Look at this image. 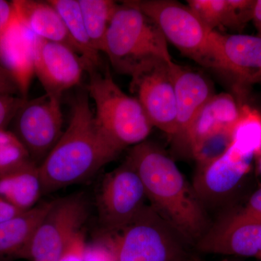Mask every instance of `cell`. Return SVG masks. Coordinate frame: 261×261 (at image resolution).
I'll use <instances>...</instances> for the list:
<instances>
[{
  "mask_svg": "<svg viewBox=\"0 0 261 261\" xmlns=\"http://www.w3.org/2000/svg\"><path fill=\"white\" fill-rule=\"evenodd\" d=\"M232 130H224L205 137L195 144L190 150L198 166L219 159L231 143Z\"/></svg>",
  "mask_w": 261,
  "mask_h": 261,
  "instance_id": "cell-26",
  "label": "cell"
},
{
  "mask_svg": "<svg viewBox=\"0 0 261 261\" xmlns=\"http://www.w3.org/2000/svg\"><path fill=\"white\" fill-rule=\"evenodd\" d=\"M99 70H86L89 75L87 92L95 104L98 126L122 149L145 142L153 126L142 105L137 98L124 93L109 72L102 73Z\"/></svg>",
  "mask_w": 261,
  "mask_h": 261,
  "instance_id": "cell-4",
  "label": "cell"
},
{
  "mask_svg": "<svg viewBox=\"0 0 261 261\" xmlns=\"http://www.w3.org/2000/svg\"><path fill=\"white\" fill-rule=\"evenodd\" d=\"M124 2L148 16L159 27L166 41L184 56L214 68L216 30L207 28L188 5L172 0Z\"/></svg>",
  "mask_w": 261,
  "mask_h": 261,
  "instance_id": "cell-5",
  "label": "cell"
},
{
  "mask_svg": "<svg viewBox=\"0 0 261 261\" xmlns=\"http://www.w3.org/2000/svg\"><path fill=\"white\" fill-rule=\"evenodd\" d=\"M257 32V37L261 38V0H255L252 12V19Z\"/></svg>",
  "mask_w": 261,
  "mask_h": 261,
  "instance_id": "cell-34",
  "label": "cell"
},
{
  "mask_svg": "<svg viewBox=\"0 0 261 261\" xmlns=\"http://www.w3.org/2000/svg\"><path fill=\"white\" fill-rule=\"evenodd\" d=\"M53 203V201L42 202L31 210L0 222V258H18Z\"/></svg>",
  "mask_w": 261,
  "mask_h": 261,
  "instance_id": "cell-20",
  "label": "cell"
},
{
  "mask_svg": "<svg viewBox=\"0 0 261 261\" xmlns=\"http://www.w3.org/2000/svg\"><path fill=\"white\" fill-rule=\"evenodd\" d=\"M244 209L261 219V187L252 194Z\"/></svg>",
  "mask_w": 261,
  "mask_h": 261,
  "instance_id": "cell-32",
  "label": "cell"
},
{
  "mask_svg": "<svg viewBox=\"0 0 261 261\" xmlns=\"http://www.w3.org/2000/svg\"><path fill=\"white\" fill-rule=\"evenodd\" d=\"M61 102V98L47 94L27 99L11 122V132L36 164L42 163L63 135Z\"/></svg>",
  "mask_w": 261,
  "mask_h": 261,
  "instance_id": "cell-8",
  "label": "cell"
},
{
  "mask_svg": "<svg viewBox=\"0 0 261 261\" xmlns=\"http://www.w3.org/2000/svg\"><path fill=\"white\" fill-rule=\"evenodd\" d=\"M122 150L98 126L88 93L80 92L72 102L69 124L39 166L44 193L90 177Z\"/></svg>",
  "mask_w": 261,
  "mask_h": 261,
  "instance_id": "cell-2",
  "label": "cell"
},
{
  "mask_svg": "<svg viewBox=\"0 0 261 261\" xmlns=\"http://www.w3.org/2000/svg\"><path fill=\"white\" fill-rule=\"evenodd\" d=\"M18 20L34 35L49 42L60 43L80 55L64 22L49 2L15 0Z\"/></svg>",
  "mask_w": 261,
  "mask_h": 261,
  "instance_id": "cell-18",
  "label": "cell"
},
{
  "mask_svg": "<svg viewBox=\"0 0 261 261\" xmlns=\"http://www.w3.org/2000/svg\"><path fill=\"white\" fill-rule=\"evenodd\" d=\"M241 108L226 93L214 94L197 113L179 147L190 152L197 142L221 130H232L240 116Z\"/></svg>",
  "mask_w": 261,
  "mask_h": 261,
  "instance_id": "cell-17",
  "label": "cell"
},
{
  "mask_svg": "<svg viewBox=\"0 0 261 261\" xmlns=\"http://www.w3.org/2000/svg\"><path fill=\"white\" fill-rule=\"evenodd\" d=\"M83 261H118L109 233L105 231L97 240L86 245Z\"/></svg>",
  "mask_w": 261,
  "mask_h": 261,
  "instance_id": "cell-27",
  "label": "cell"
},
{
  "mask_svg": "<svg viewBox=\"0 0 261 261\" xmlns=\"http://www.w3.org/2000/svg\"><path fill=\"white\" fill-rule=\"evenodd\" d=\"M255 0H188L187 5L207 28L242 30L251 20Z\"/></svg>",
  "mask_w": 261,
  "mask_h": 261,
  "instance_id": "cell-19",
  "label": "cell"
},
{
  "mask_svg": "<svg viewBox=\"0 0 261 261\" xmlns=\"http://www.w3.org/2000/svg\"><path fill=\"white\" fill-rule=\"evenodd\" d=\"M34 34L18 16L0 37V65L13 77L20 97L27 99L34 73Z\"/></svg>",
  "mask_w": 261,
  "mask_h": 261,
  "instance_id": "cell-16",
  "label": "cell"
},
{
  "mask_svg": "<svg viewBox=\"0 0 261 261\" xmlns=\"http://www.w3.org/2000/svg\"><path fill=\"white\" fill-rule=\"evenodd\" d=\"M34 73L46 94L61 98L63 92L80 84L86 65L80 55L60 43L34 35Z\"/></svg>",
  "mask_w": 261,
  "mask_h": 261,
  "instance_id": "cell-13",
  "label": "cell"
},
{
  "mask_svg": "<svg viewBox=\"0 0 261 261\" xmlns=\"http://www.w3.org/2000/svg\"><path fill=\"white\" fill-rule=\"evenodd\" d=\"M170 63L159 62L132 77L130 89L152 126L173 138L176 130V105Z\"/></svg>",
  "mask_w": 261,
  "mask_h": 261,
  "instance_id": "cell-12",
  "label": "cell"
},
{
  "mask_svg": "<svg viewBox=\"0 0 261 261\" xmlns=\"http://www.w3.org/2000/svg\"><path fill=\"white\" fill-rule=\"evenodd\" d=\"M58 11L70 37L80 49L81 57L89 68H99L102 60L99 51L94 49L87 34L78 0H50L48 1Z\"/></svg>",
  "mask_w": 261,
  "mask_h": 261,
  "instance_id": "cell-22",
  "label": "cell"
},
{
  "mask_svg": "<svg viewBox=\"0 0 261 261\" xmlns=\"http://www.w3.org/2000/svg\"><path fill=\"white\" fill-rule=\"evenodd\" d=\"M108 233L118 261H186L185 240L151 205L121 231Z\"/></svg>",
  "mask_w": 261,
  "mask_h": 261,
  "instance_id": "cell-6",
  "label": "cell"
},
{
  "mask_svg": "<svg viewBox=\"0 0 261 261\" xmlns=\"http://www.w3.org/2000/svg\"><path fill=\"white\" fill-rule=\"evenodd\" d=\"M231 142L245 152L261 154V115L247 106L241 107L240 118L232 130Z\"/></svg>",
  "mask_w": 261,
  "mask_h": 261,
  "instance_id": "cell-24",
  "label": "cell"
},
{
  "mask_svg": "<svg viewBox=\"0 0 261 261\" xmlns=\"http://www.w3.org/2000/svg\"><path fill=\"white\" fill-rule=\"evenodd\" d=\"M169 70L176 105V130L172 139L179 146L197 113L214 93L209 81L198 72L173 61Z\"/></svg>",
  "mask_w": 261,
  "mask_h": 261,
  "instance_id": "cell-15",
  "label": "cell"
},
{
  "mask_svg": "<svg viewBox=\"0 0 261 261\" xmlns=\"http://www.w3.org/2000/svg\"><path fill=\"white\" fill-rule=\"evenodd\" d=\"M147 199L138 173L128 161L108 173L98 197L99 219L106 232L116 233L133 221Z\"/></svg>",
  "mask_w": 261,
  "mask_h": 261,
  "instance_id": "cell-9",
  "label": "cell"
},
{
  "mask_svg": "<svg viewBox=\"0 0 261 261\" xmlns=\"http://www.w3.org/2000/svg\"><path fill=\"white\" fill-rule=\"evenodd\" d=\"M20 211L15 208L6 202L4 199L0 197V222L5 221V220L9 219L10 218L14 217L19 214H20Z\"/></svg>",
  "mask_w": 261,
  "mask_h": 261,
  "instance_id": "cell-33",
  "label": "cell"
},
{
  "mask_svg": "<svg viewBox=\"0 0 261 261\" xmlns=\"http://www.w3.org/2000/svg\"><path fill=\"white\" fill-rule=\"evenodd\" d=\"M103 53L116 71L130 78L159 62L172 61L168 42L159 27L125 2L118 5L113 15Z\"/></svg>",
  "mask_w": 261,
  "mask_h": 261,
  "instance_id": "cell-3",
  "label": "cell"
},
{
  "mask_svg": "<svg viewBox=\"0 0 261 261\" xmlns=\"http://www.w3.org/2000/svg\"><path fill=\"white\" fill-rule=\"evenodd\" d=\"M259 259H260V260H261V256L260 257H259Z\"/></svg>",
  "mask_w": 261,
  "mask_h": 261,
  "instance_id": "cell-37",
  "label": "cell"
},
{
  "mask_svg": "<svg viewBox=\"0 0 261 261\" xmlns=\"http://www.w3.org/2000/svg\"><path fill=\"white\" fill-rule=\"evenodd\" d=\"M42 193V176L36 163L0 178V197L20 212L35 207Z\"/></svg>",
  "mask_w": 261,
  "mask_h": 261,
  "instance_id": "cell-21",
  "label": "cell"
},
{
  "mask_svg": "<svg viewBox=\"0 0 261 261\" xmlns=\"http://www.w3.org/2000/svg\"><path fill=\"white\" fill-rule=\"evenodd\" d=\"M254 156L231 142L219 159L198 166L192 186L202 205L222 203L232 195L250 172Z\"/></svg>",
  "mask_w": 261,
  "mask_h": 261,
  "instance_id": "cell-11",
  "label": "cell"
},
{
  "mask_svg": "<svg viewBox=\"0 0 261 261\" xmlns=\"http://www.w3.org/2000/svg\"><path fill=\"white\" fill-rule=\"evenodd\" d=\"M87 34L94 49L103 53L110 23L118 8L111 0H78Z\"/></svg>",
  "mask_w": 261,
  "mask_h": 261,
  "instance_id": "cell-23",
  "label": "cell"
},
{
  "mask_svg": "<svg viewBox=\"0 0 261 261\" xmlns=\"http://www.w3.org/2000/svg\"><path fill=\"white\" fill-rule=\"evenodd\" d=\"M0 94L7 95H20L18 84L13 77L0 65Z\"/></svg>",
  "mask_w": 261,
  "mask_h": 261,
  "instance_id": "cell-31",
  "label": "cell"
},
{
  "mask_svg": "<svg viewBox=\"0 0 261 261\" xmlns=\"http://www.w3.org/2000/svg\"><path fill=\"white\" fill-rule=\"evenodd\" d=\"M127 161L143 184L151 207L185 240L196 244L208 228L204 206L176 163L157 145L134 146Z\"/></svg>",
  "mask_w": 261,
  "mask_h": 261,
  "instance_id": "cell-1",
  "label": "cell"
},
{
  "mask_svg": "<svg viewBox=\"0 0 261 261\" xmlns=\"http://www.w3.org/2000/svg\"><path fill=\"white\" fill-rule=\"evenodd\" d=\"M85 237L80 231L70 244L66 251L58 261H83L84 249H85Z\"/></svg>",
  "mask_w": 261,
  "mask_h": 261,
  "instance_id": "cell-29",
  "label": "cell"
},
{
  "mask_svg": "<svg viewBox=\"0 0 261 261\" xmlns=\"http://www.w3.org/2000/svg\"><path fill=\"white\" fill-rule=\"evenodd\" d=\"M25 100L21 97L0 94V128L7 129Z\"/></svg>",
  "mask_w": 261,
  "mask_h": 261,
  "instance_id": "cell-28",
  "label": "cell"
},
{
  "mask_svg": "<svg viewBox=\"0 0 261 261\" xmlns=\"http://www.w3.org/2000/svg\"><path fill=\"white\" fill-rule=\"evenodd\" d=\"M214 68L229 73L243 85L261 83V38L216 32Z\"/></svg>",
  "mask_w": 261,
  "mask_h": 261,
  "instance_id": "cell-14",
  "label": "cell"
},
{
  "mask_svg": "<svg viewBox=\"0 0 261 261\" xmlns=\"http://www.w3.org/2000/svg\"><path fill=\"white\" fill-rule=\"evenodd\" d=\"M34 163L14 134L0 128V178Z\"/></svg>",
  "mask_w": 261,
  "mask_h": 261,
  "instance_id": "cell-25",
  "label": "cell"
},
{
  "mask_svg": "<svg viewBox=\"0 0 261 261\" xmlns=\"http://www.w3.org/2000/svg\"><path fill=\"white\" fill-rule=\"evenodd\" d=\"M87 204L81 196L53 201L32 239L18 258L30 261H58L87 220Z\"/></svg>",
  "mask_w": 261,
  "mask_h": 261,
  "instance_id": "cell-7",
  "label": "cell"
},
{
  "mask_svg": "<svg viewBox=\"0 0 261 261\" xmlns=\"http://www.w3.org/2000/svg\"><path fill=\"white\" fill-rule=\"evenodd\" d=\"M221 261H231V260H221Z\"/></svg>",
  "mask_w": 261,
  "mask_h": 261,
  "instance_id": "cell-36",
  "label": "cell"
},
{
  "mask_svg": "<svg viewBox=\"0 0 261 261\" xmlns=\"http://www.w3.org/2000/svg\"><path fill=\"white\" fill-rule=\"evenodd\" d=\"M16 18V10L13 1L0 0V37Z\"/></svg>",
  "mask_w": 261,
  "mask_h": 261,
  "instance_id": "cell-30",
  "label": "cell"
},
{
  "mask_svg": "<svg viewBox=\"0 0 261 261\" xmlns=\"http://www.w3.org/2000/svg\"><path fill=\"white\" fill-rule=\"evenodd\" d=\"M259 168H260L261 171V154L260 155V160H259Z\"/></svg>",
  "mask_w": 261,
  "mask_h": 261,
  "instance_id": "cell-35",
  "label": "cell"
},
{
  "mask_svg": "<svg viewBox=\"0 0 261 261\" xmlns=\"http://www.w3.org/2000/svg\"><path fill=\"white\" fill-rule=\"evenodd\" d=\"M200 252L243 257L261 256V219L245 209L221 216L195 244Z\"/></svg>",
  "mask_w": 261,
  "mask_h": 261,
  "instance_id": "cell-10",
  "label": "cell"
}]
</instances>
